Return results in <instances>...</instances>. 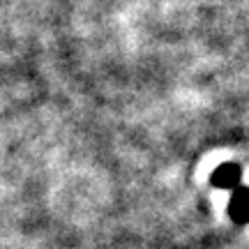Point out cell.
Listing matches in <instances>:
<instances>
[{
    "label": "cell",
    "instance_id": "6da1fadb",
    "mask_svg": "<svg viewBox=\"0 0 249 249\" xmlns=\"http://www.w3.org/2000/svg\"><path fill=\"white\" fill-rule=\"evenodd\" d=\"M229 214H231L233 222H238V224L249 222V187L233 189L231 203H229Z\"/></svg>",
    "mask_w": 249,
    "mask_h": 249
},
{
    "label": "cell",
    "instance_id": "7a4b0ae2",
    "mask_svg": "<svg viewBox=\"0 0 249 249\" xmlns=\"http://www.w3.org/2000/svg\"><path fill=\"white\" fill-rule=\"evenodd\" d=\"M213 185L219 189H238L240 187V169L235 164H222L213 173Z\"/></svg>",
    "mask_w": 249,
    "mask_h": 249
}]
</instances>
